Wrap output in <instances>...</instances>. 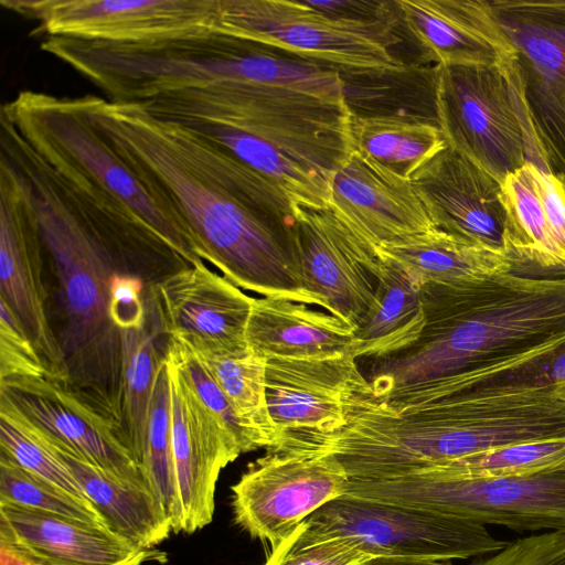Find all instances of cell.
Listing matches in <instances>:
<instances>
[{"instance_id": "cell-23", "label": "cell", "mask_w": 565, "mask_h": 565, "mask_svg": "<svg viewBox=\"0 0 565 565\" xmlns=\"http://www.w3.org/2000/svg\"><path fill=\"white\" fill-rule=\"evenodd\" d=\"M507 211L505 254L513 271L565 277V180L534 163L501 182Z\"/></svg>"}, {"instance_id": "cell-35", "label": "cell", "mask_w": 565, "mask_h": 565, "mask_svg": "<svg viewBox=\"0 0 565 565\" xmlns=\"http://www.w3.org/2000/svg\"><path fill=\"white\" fill-rule=\"evenodd\" d=\"M562 467H565V437L512 444L433 468L469 477H502L530 475Z\"/></svg>"}, {"instance_id": "cell-39", "label": "cell", "mask_w": 565, "mask_h": 565, "mask_svg": "<svg viewBox=\"0 0 565 565\" xmlns=\"http://www.w3.org/2000/svg\"><path fill=\"white\" fill-rule=\"evenodd\" d=\"M469 565H565V532H543L518 539Z\"/></svg>"}, {"instance_id": "cell-14", "label": "cell", "mask_w": 565, "mask_h": 565, "mask_svg": "<svg viewBox=\"0 0 565 565\" xmlns=\"http://www.w3.org/2000/svg\"><path fill=\"white\" fill-rule=\"evenodd\" d=\"M45 255L28 191L0 158V297L22 323L53 379L70 386L65 356L46 311Z\"/></svg>"}, {"instance_id": "cell-22", "label": "cell", "mask_w": 565, "mask_h": 565, "mask_svg": "<svg viewBox=\"0 0 565 565\" xmlns=\"http://www.w3.org/2000/svg\"><path fill=\"white\" fill-rule=\"evenodd\" d=\"M356 359L353 352H344L266 360L267 405L279 433L330 431L341 426L348 398L367 383Z\"/></svg>"}, {"instance_id": "cell-33", "label": "cell", "mask_w": 565, "mask_h": 565, "mask_svg": "<svg viewBox=\"0 0 565 565\" xmlns=\"http://www.w3.org/2000/svg\"><path fill=\"white\" fill-rule=\"evenodd\" d=\"M0 503L53 513L109 530L106 520L89 500L25 470L1 454Z\"/></svg>"}, {"instance_id": "cell-5", "label": "cell", "mask_w": 565, "mask_h": 565, "mask_svg": "<svg viewBox=\"0 0 565 565\" xmlns=\"http://www.w3.org/2000/svg\"><path fill=\"white\" fill-rule=\"evenodd\" d=\"M139 105L222 146L294 206L328 209L332 179L353 151L349 103L291 88L230 83Z\"/></svg>"}, {"instance_id": "cell-6", "label": "cell", "mask_w": 565, "mask_h": 565, "mask_svg": "<svg viewBox=\"0 0 565 565\" xmlns=\"http://www.w3.org/2000/svg\"><path fill=\"white\" fill-rule=\"evenodd\" d=\"M0 115L54 168L85 178L130 207L185 264L203 262L180 221L146 189L74 98L22 90L2 105Z\"/></svg>"}, {"instance_id": "cell-20", "label": "cell", "mask_w": 565, "mask_h": 565, "mask_svg": "<svg viewBox=\"0 0 565 565\" xmlns=\"http://www.w3.org/2000/svg\"><path fill=\"white\" fill-rule=\"evenodd\" d=\"M401 24L435 66L515 67L516 51L490 0H396Z\"/></svg>"}, {"instance_id": "cell-1", "label": "cell", "mask_w": 565, "mask_h": 565, "mask_svg": "<svg viewBox=\"0 0 565 565\" xmlns=\"http://www.w3.org/2000/svg\"><path fill=\"white\" fill-rule=\"evenodd\" d=\"M81 113L238 288L320 306L306 286L296 207L222 146L138 104L75 97Z\"/></svg>"}, {"instance_id": "cell-2", "label": "cell", "mask_w": 565, "mask_h": 565, "mask_svg": "<svg viewBox=\"0 0 565 565\" xmlns=\"http://www.w3.org/2000/svg\"><path fill=\"white\" fill-rule=\"evenodd\" d=\"M0 158L28 191L56 275L70 387L118 425L121 332L110 316V281L120 265L151 264L162 239L111 193L50 164L8 119Z\"/></svg>"}, {"instance_id": "cell-17", "label": "cell", "mask_w": 565, "mask_h": 565, "mask_svg": "<svg viewBox=\"0 0 565 565\" xmlns=\"http://www.w3.org/2000/svg\"><path fill=\"white\" fill-rule=\"evenodd\" d=\"M295 207L308 290L328 313L356 327L373 301L380 258L329 207Z\"/></svg>"}, {"instance_id": "cell-15", "label": "cell", "mask_w": 565, "mask_h": 565, "mask_svg": "<svg viewBox=\"0 0 565 565\" xmlns=\"http://www.w3.org/2000/svg\"><path fill=\"white\" fill-rule=\"evenodd\" d=\"M0 397L50 440L122 486L152 494L116 422L70 386L52 379L10 380L0 382Z\"/></svg>"}, {"instance_id": "cell-30", "label": "cell", "mask_w": 565, "mask_h": 565, "mask_svg": "<svg viewBox=\"0 0 565 565\" xmlns=\"http://www.w3.org/2000/svg\"><path fill=\"white\" fill-rule=\"evenodd\" d=\"M147 322L141 327L120 331L121 375L118 426L136 463L142 452L150 402L162 358L156 349L154 330L149 329Z\"/></svg>"}, {"instance_id": "cell-34", "label": "cell", "mask_w": 565, "mask_h": 565, "mask_svg": "<svg viewBox=\"0 0 565 565\" xmlns=\"http://www.w3.org/2000/svg\"><path fill=\"white\" fill-rule=\"evenodd\" d=\"M0 454L25 470L87 499L67 466L28 419L3 397H0Z\"/></svg>"}, {"instance_id": "cell-10", "label": "cell", "mask_w": 565, "mask_h": 565, "mask_svg": "<svg viewBox=\"0 0 565 565\" xmlns=\"http://www.w3.org/2000/svg\"><path fill=\"white\" fill-rule=\"evenodd\" d=\"M303 522L321 535L354 539L372 557L479 558L508 544L469 520L348 494L326 503Z\"/></svg>"}, {"instance_id": "cell-3", "label": "cell", "mask_w": 565, "mask_h": 565, "mask_svg": "<svg viewBox=\"0 0 565 565\" xmlns=\"http://www.w3.org/2000/svg\"><path fill=\"white\" fill-rule=\"evenodd\" d=\"M426 326L411 347L372 364L371 395L418 387L443 397L565 351V277L513 271L422 285Z\"/></svg>"}, {"instance_id": "cell-9", "label": "cell", "mask_w": 565, "mask_h": 565, "mask_svg": "<svg viewBox=\"0 0 565 565\" xmlns=\"http://www.w3.org/2000/svg\"><path fill=\"white\" fill-rule=\"evenodd\" d=\"M221 32L358 73L397 74L394 30L340 20L308 0H220Z\"/></svg>"}, {"instance_id": "cell-41", "label": "cell", "mask_w": 565, "mask_h": 565, "mask_svg": "<svg viewBox=\"0 0 565 565\" xmlns=\"http://www.w3.org/2000/svg\"><path fill=\"white\" fill-rule=\"evenodd\" d=\"M128 270L114 274L110 281V316L121 331L138 328L147 322L141 278Z\"/></svg>"}, {"instance_id": "cell-36", "label": "cell", "mask_w": 565, "mask_h": 565, "mask_svg": "<svg viewBox=\"0 0 565 565\" xmlns=\"http://www.w3.org/2000/svg\"><path fill=\"white\" fill-rule=\"evenodd\" d=\"M164 354L175 364L200 402L242 454L258 449L254 436L242 423L227 396L199 354L189 345L173 338H169Z\"/></svg>"}, {"instance_id": "cell-31", "label": "cell", "mask_w": 565, "mask_h": 565, "mask_svg": "<svg viewBox=\"0 0 565 565\" xmlns=\"http://www.w3.org/2000/svg\"><path fill=\"white\" fill-rule=\"evenodd\" d=\"M198 354L254 436L258 448H273L280 433L267 405L266 360L250 350L235 354Z\"/></svg>"}, {"instance_id": "cell-19", "label": "cell", "mask_w": 565, "mask_h": 565, "mask_svg": "<svg viewBox=\"0 0 565 565\" xmlns=\"http://www.w3.org/2000/svg\"><path fill=\"white\" fill-rule=\"evenodd\" d=\"M164 354V353H163ZM168 364L171 433L181 532L192 534L213 520L222 469L242 455L200 402L175 364Z\"/></svg>"}, {"instance_id": "cell-38", "label": "cell", "mask_w": 565, "mask_h": 565, "mask_svg": "<svg viewBox=\"0 0 565 565\" xmlns=\"http://www.w3.org/2000/svg\"><path fill=\"white\" fill-rule=\"evenodd\" d=\"M35 379L54 380L22 323L0 297V382Z\"/></svg>"}, {"instance_id": "cell-8", "label": "cell", "mask_w": 565, "mask_h": 565, "mask_svg": "<svg viewBox=\"0 0 565 565\" xmlns=\"http://www.w3.org/2000/svg\"><path fill=\"white\" fill-rule=\"evenodd\" d=\"M345 494L515 532H565V467L502 477H469L431 468L386 480H350Z\"/></svg>"}, {"instance_id": "cell-12", "label": "cell", "mask_w": 565, "mask_h": 565, "mask_svg": "<svg viewBox=\"0 0 565 565\" xmlns=\"http://www.w3.org/2000/svg\"><path fill=\"white\" fill-rule=\"evenodd\" d=\"M349 481L332 456L267 449L231 488L234 522L273 550L309 515L343 495Z\"/></svg>"}, {"instance_id": "cell-24", "label": "cell", "mask_w": 565, "mask_h": 565, "mask_svg": "<svg viewBox=\"0 0 565 565\" xmlns=\"http://www.w3.org/2000/svg\"><path fill=\"white\" fill-rule=\"evenodd\" d=\"M355 327L338 317L284 298H254L246 328L257 356L316 358L352 352Z\"/></svg>"}, {"instance_id": "cell-27", "label": "cell", "mask_w": 565, "mask_h": 565, "mask_svg": "<svg viewBox=\"0 0 565 565\" xmlns=\"http://www.w3.org/2000/svg\"><path fill=\"white\" fill-rule=\"evenodd\" d=\"M377 256L394 260L422 285L478 281L513 271V264L504 253L439 228L390 243Z\"/></svg>"}, {"instance_id": "cell-37", "label": "cell", "mask_w": 565, "mask_h": 565, "mask_svg": "<svg viewBox=\"0 0 565 565\" xmlns=\"http://www.w3.org/2000/svg\"><path fill=\"white\" fill-rule=\"evenodd\" d=\"M373 558L352 537L321 535L301 522L263 565H361Z\"/></svg>"}, {"instance_id": "cell-21", "label": "cell", "mask_w": 565, "mask_h": 565, "mask_svg": "<svg viewBox=\"0 0 565 565\" xmlns=\"http://www.w3.org/2000/svg\"><path fill=\"white\" fill-rule=\"evenodd\" d=\"M411 180L437 228L505 254L507 211L497 179L447 146Z\"/></svg>"}, {"instance_id": "cell-26", "label": "cell", "mask_w": 565, "mask_h": 565, "mask_svg": "<svg viewBox=\"0 0 565 565\" xmlns=\"http://www.w3.org/2000/svg\"><path fill=\"white\" fill-rule=\"evenodd\" d=\"M425 326L422 284L394 260L380 257L375 295L355 327L352 352L375 360L393 355L414 344Z\"/></svg>"}, {"instance_id": "cell-43", "label": "cell", "mask_w": 565, "mask_h": 565, "mask_svg": "<svg viewBox=\"0 0 565 565\" xmlns=\"http://www.w3.org/2000/svg\"><path fill=\"white\" fill-rule=\"evenodd\" d=\"M361 565H454V563L452 561L449 559L435 561L422 558L377 556L362 563Z\"/></svg>"}, {"instance_id": "cell-28", "label": "cell", "mask_w": 565, "mask_h": 565, "mask_svg": "<svg viewBox=\"0 0 565 565\" xmlns=\"http://www.w3.org/2000/svg\"><path fill=\"white\" fill-rule=\"evenodd\" d=\"M38 433L67 466L111 532L146 550L156 548L170 536L171 523L152 494L122 486L95 466Z\"/></svg>"}, {"instance_id": "cell-29", "label": "cell", "mask_w": 565, "mask_h": 565, "mask_svg": "<svg viewBox=\"0 0 565 565\" xmlns=\"http://www.w3.org/2000/svg\"><path fill=\"white\" fill-rule=\"evenodd\" d=\"M353 150L411 180L446 147L436 120L405 115L352 116Z\"/></svg>"}, {"instance_id": "cell-4", "label": "cell", "mask_w": 565, "mask_h": 565, "mask_svg": "<svg viewBox=\"0 0 565 565\" xmlns=\"http://www.w3.org/2000/svg\"><path fill=\"white\" fill-rule=\"evenodd\" d=\"M557 415L540 387L467 391L387 405L370 384L347 401L344 422L330 431L292 429L277 449L332 456L350 480H386L490 449L554 438Z\"/></svg>"}, {"instance_id": "cell-16", "label": "cell", "mask_w": 565, "mask_h": 565, "mask_svg": "<svg viewBox=\"0 0 565 565\" xmlns=\"http://www.w3.org/2000/svg\"><path fill=\"white\" fill-rule=\"evenodd\" d=\"M253 301L204 262L169 273L152 288L162 330L201 354L249 350L246 328Z\"/></svg>"}, {"instance_id": "cell-32", "label": "cell", "mask_w": 565, "mask_h": 565, "mask_svg": "<svg viewBox=\"0 0 565 565\" xmlns=\"http://www.w3.org/2000/svg\"><path fill=\"white\" fill-rule=\"evenodd\" d=\"M137 465L152 495L164 510L172 532L180 533L182 513L173 465L170 382L164 354L159 363L143 448Z\"/></svg>"}, {"instance_id": "cell-7", "label": "cell", "mask_w": 565, "mask_h": 565, "mask_svg": "<svg viewBox=\"0 0 565 565\" xmlns=\"http://www.w3.org/2000/svg\"><path fill=\"white\" fill-rule=\"evenodd\" d=\"M431 84L435 119L449 148L500 183L525 162L548 170L515 67L435 66Z\"/></svg>"}, {"instance_id": "cell-11", "label": "cell", "mask_w": 565, "mask_h": 565, "mask_svg": "<svg viewBox=\"0 0 565 565\" xmlns=\"http://www.w3.org/2000/svg\"><path fill=\"white\" fill-rule=\"evenodd\" d=\"M548 170L565 180V0H490Z\"/></svg>"}, {"instance_id": "cell-40", "label": "cell", "mask_w": 565, "mask_h": 565, "mask_svg": "<svg viewBox=\"0 0 565 565\" xmlns=\"http://www.w3.org/2000/svg\"><path fill=\"white\" fill-rule=\"evenodd\" d=\"M308 2L328 15L349 22L394 31L401 24L395 1L308 0Z\"/></svg>"}, {"instance_id": "cell-18", "label": "cell", "mask_w": 565, "mask_h": 565, "mask_svg": "<svg viewBox=\"0 0 565 565\" xmlns=\"http://www.w3.org/2000/svg\"><path fill=\"white\" fill-rule=\"evenodd\" d=\"M329 209L375 256L390 243L437 228L412 180L354 150L332 179Z\"/></svg>"}, {"instance_id": "cell-42", "label": "cell", "mask_w": 565, "mask_h": 565, "mask_svg": "<svg viewBox=\"0 0 565 565\" xmlns=\"http://www.w3.org/2000/svg\"><path fill=\"white\" fill-rule=\"evenodd\" d=\"M0 565H76L51 557L23 541L0 518Z\"/></svg>"}, {"instance_id": "cell-25", "label": "cell", "mask_w": 565, "mask_h": 565, "mask_svg": "<svg viewBox=\"0 0 565 565\" xmlns=\"http://www.w3.org/2000/svg\"><path fill=\"white\" fill-rule=\"evenodd\" d=\"M0 518L38 551L76 565H143L167 554L140 548L109 530L47 513L0 503Z\"/></svg>"}, {"instance_id": "cell-13", "label": "cell", "mask_w": 565, "mask_h": 565, "mask_svg": "<svg viewBox=\"0 0 565 565\" xmlns=\"http://www.w3.org/2000/svg\"><path fill=\"white\" fill-rule=\"evenodd\" d=\"M38 22L32 32L111 43H141L221 32L220 0H1Z\"/></svg>"}, {"instance_id": "cell-44", "label": "cell", "mask_w": 565, "mask_h": 565, "mask_svg": "<svg viewBox=\"0 0 565 565\" xmlns=\"http://www.w3.org/2000/svg\"><path fill=\"white\" fill-rule=\"evenodd\" d=\"M556 394L565 401V382L556 386Z\"/></svg>"}]
</instances>
